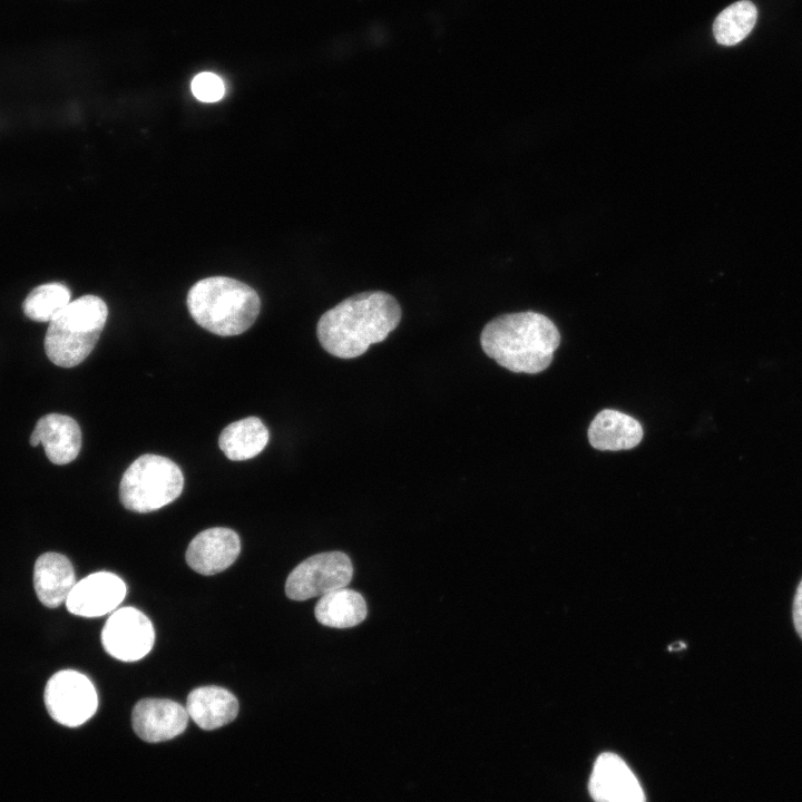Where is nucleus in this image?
<instances>
[{
    "label": "nucleus",
    "mask_w": 802,
    "mask_h": 802,
    "mask_svg": "<svg viewBox=\"0 0 802 802\" xmlns=\"http://www.w3.org/2000/svg\"><path fill=\"white\" fill-rule=\"evenodd\" d=\"M398 301L383 291L354 294L327 310L319 320L316 334L323 349L340 359L362 355L382 342L401 320Z\"/></svg>",
    "instance_id": "1"
},
{
    "label": "nucleus",
    "mask_w": 802,
    "mask_h": 802,
    "mask_svg": "<svg viewBox=\"0 0 802 802\" xmlns=\"http://www.w3.org/2000/svg\"><path fill=\"white\" fill-rule=\"evenodd\" d=\"M480 343L483 352L502 368L535 374L550 365L560 344V333L546 315L526 311L489 321L481 332Z\"/></svg>",
    "instance_id": "2"
},
{
    "label": "nucleus",
    "mask_w": 802,
    "mask_h": 802,
    "mask_svg": "<svg viewBox=\"0 0 802 802\" xmlns=\"http://www.w3.org/2000/svg\"><path fill=\"white\" fill-rule=\"evenodd\" d=\"M187 307L203 329L221 336L248 330L261 310L258 294L250 285L226 276L196 282L187 294Z\"/></svg>",
    "instance_id": "3"
},
{
    "label": "nucleus",
    "mask_w": 802,
    "mask_h": 802,
    "mask_svg": "<svg viewBox=\"0 0 802 802\" xmlns=\"http://www.w3.org/2000/svg\"><path fill=\"white\" fill-rule=\"evenodd\" d=\"M108 317V307L98 296L87 294L71 301L49 322L45 351L58 366L72 368L94 350Z\"/></svg>",
    "instance_id": "4"
},
{
    "label": "nucleus",
    "mask_w": 802,
    "mask_h": 802,
    "mask_svg": "<svg viewBox=\"0 0 802 802\" xmlns=\"http://www.w3.org/2000/svg\"><path fill=\"white\" fill-rule=\"evenodd\" d=\"M184 488L180 468L158 454H143L124 472L119 485L123 506L146 514L158 510L177 499Z\"/></svg>",
    "instance_id": "5"
},
{
    "label": "nucleus",
    "mask_w": 802,
    "mask_h": 802,
    "mask_svg": "<svg viewBox=\"0 0 802 802\" xmlns=\"http://www.w3.org/2000/svg\"><path fill=\"white\" fill-rule=\"evenodd\" d=\"M353 576V566L344 552L316 554L300 563L288 575L285 594L293 600L322 597L344 588Z\"/></svg>",
    "instance_id": "6"
},
{
    "label": "nucleus",
    "mask_w": 802,
    "mask_h": 802,
    "mask_svg": "<svg viewBox=\"0 0 802 802\" xmlns=\"http://www.w3.org/2000/svg\"><path fill=\"white\" fill-rule=\"evenodd\" d=\"M45 704L50 716L68 727L87 722L97 711L98 695L84 674L63 669L53 674L45 688Z\"/></svg>",
    "instance_id": "7"
},
{
    "label": "nucleus",
    "mask_w": 802,
    "mask_h": 802,
    "mask_svg": "<svg viewBox=\"0 0 802 802\" xmlns=\"http://www.w3.org/2000/svg\"><path fill=\"white\" fill-rule=\"evenodd\" d=\"M154 626L149 618L134 607H121L106 620L101 630L105 651L123 662H136L153 648Z\"/></svg>",
    "instance_id": "8"
},
{
    "label": "nucleus",
    "mask_w": 802,
    "mask_h": 802,
    "mask_svg": "<svg viewBox=\"0 0 802 802\" xmlns=\"http://www.w3.org/2000/svg\"><path fill=\"white\" fill-rule=\"evenodd\" d=\"M126 584L117 575L98 571L75 584L66 599L69 613L81 617H98L111 613L121 604Z\"/></svg>",
    "instance_id": "9"
},
{
    "label": "nucleus",
    "mask_w": 802,
    "mask_h": 802,
    "mask_svg": "<svg viewBox=\"0 0 802 802\" xmlns=\"http://www.w3.org/2000/svg\"><path fill=\"white\" fill-rule=\"evenodd\" d=\"M595 802H646L637 777L623 759L614 753L600 754L589 779Z\"/></svg>",
    "instance_id": "10"
},
{
    "label": "nucleus",
    "mask_w": 802,
    "mask_h": 802,
    "mask_svg": "<svg viewBox=\"0 0 802 802\" xmlns=\"http://www.w3.org/2000/svg\"><path fill=\"white\" fill-rule=\"evenodd\" d=\"M186 707L165 698H144L131 713L135 733L144 741L156 743L182 734L188 723Z\"/></svg>",
    "instance_id": "11"
},
{
    "label": "nucleus",
    "mask_w": 802,
    "mask_h": 802,
    "mask_svg": "<svg viewBox=\"0 0 802 802\" xmlns=\"http://www.w3.org/2000/svg\"><path fill=\"white\" fill-rule=\"evenodd\" d=\"M238 535L224 527L203 530L189 542L186 550L187 565L198 574L211 576L228 568L238 557Z\"/></svg>",
    "instance_id": "12"
},
{
    "label": "nucleus",
    "mask_w": 802,
    "mask_h": 802,
    "mask_svg": "<svg viewBox=\"0 0 802 802\" xmlns=\"http://www.w3.org/2000/svg\"><path fill=\"white\" fill-rule=\"evenodd\" d=\"M43 446L48 459L55 464L74 461L81 448V430L71 417L50 413L40 418L30 436V444Z\"/></svg>",
    "instance_id": "13"
},
{
    "label": "nucleus",
    "mask_w": 802,
    "mask_h": 802,
    "mask_svg": "<svg viewBox=\"0 0 802 802\" xmlns=\"http://www.w3.org/2000/svg\"><path fill=\"white\" fill-rule=\"evenodd\" d=\"M587 434L593 448L619 451L638 446L644 431L635 418L617 410L604 409L590 422Z\"/></svg>",
    "instance_id": "14"
},
{
    "label": "nucleus",
    "mask_w": 802,
    "mask_h": 802,
    "mask_svg": "<svg viewBox=\"0 0 802 802\" xmlns=\"http://www.w3.org/2000/svg\"><path fill=\"white\" fill-rule=\"evenodd\" d=\"M76 584L70 560L58 552H45L36 560L33 586L42 605L53 608L66 602Z\"/></svg>",
    "instance_id": "15"
},
{
    "label": "nucleus",
    "mask_w": 802,
    "mask_h": 802,
    "mask_svg": "<svg viewBox=\"0 0 802 802\" xmlns=\"http://www.w3.org/2000/svg\"><path fill=\"white\" fill-rule=\"evenodd\" d=\"M189 717L203 730H215L235 720L237 698L219 686H200L193 689L186 701Z\"/></svg>",
    "instance_id": "16"
},
{
    "label": "nucleus",
    "mask_w": 802,
    "mask_h": 802,
    "mask_svg": "<svg viewBox=\"0 0 802 802\" xmlns=\"http://www.w3.org/2000/svg\"><path fill=\"white\" fill-rule=\"evenodd\" d=\"M268 430L257 417H247L223 429L218 446L233 461H243L260 454L268 442Z\"/></svg>",
    "instance_id": "17"
},
{
    "label": "nucleus",
    "mask_w": 802,
    "mask_h": 802,
    "mask_svg": "<svg viewBox=\"0 0 802 802\" xmlns=\"http://www.w3.org/2000/svg\"><path fill=\"white\" fill-rule=\"evenodd\" d=\"M366 613L362 595L346 587L322 596L314 609L320 624L334 628L356 626L365 619Z\"/></svg>",
    "instance_id": "18"
},
{
    "label": "nucleus",
    "mask_w": 802,
    "mask_h": 802,
    "mask_svg": "<svg viewBox=\"0 0 802 802\" xmlns=\"http://www.w3.org/2000/svg\"><path fill=\"white\" fill-rule=\"evenodd\" d=\"M756 18V7L749 0L728 6L714 21L713 32L716 41L724 46L739 43L751 32Z\"/></svg>",
    "instance_id": "19"
},
{
    "label": "nucleus",
    "mask_w": 802,
    "mask_h": 802,
    "mask_svg": "<svg viewBox=\"0 0 802 802\" xmlns=\"http://www.w3.org/2000/svg\"><path fill=\"white\" fill-rule=\"evenodd\" d=\"M70 290L62 283H47L35 287L26 297L25 314L37 322H50L69 303Z\"/></svg>",
    "instance_id": "20"
},
{
    "label": "nucleus",
    "mask_w": 802,
    "mask_h": 802,
    "mask_svg": "<svg viewBox=\"0 0 802 802\" xmlns=\"http://www.w3.org/2000/svg\"><path fill=\"white\" fill-rule=\"evenodd\" d=\"M192 92L200 101L215 102L225 95V84L216 74L204 71L192 80Z\"/></svg>",
    "instance_id": "21"
},
{
    "label": "nucleus",
    "mask_w": 802,
    "mask_h": 802,
    "mask_svg": "<svg viewBox=\"0 0 802 802\" xmlns=\"http://www.w3.org/2000/svg\"><path fill=\"white\" fill-rule=\"evenodd\" d=\"M793 622L799 636L802 638V579L796 588L794 596Z\"/></svg>",
    "instance_id": "22"
}]
</instances>
